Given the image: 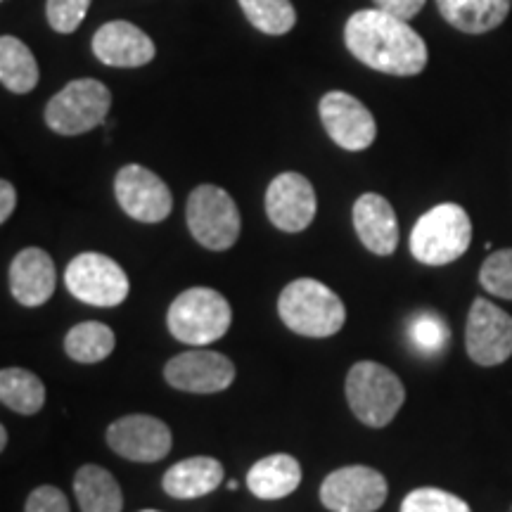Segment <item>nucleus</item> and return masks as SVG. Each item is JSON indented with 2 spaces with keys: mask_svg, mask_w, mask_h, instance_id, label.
<instances>
[{
  "mask_svg": "<svg viewBox=\"0 0 512 512\" xmlns=\"http://www.w3.org/2000/svg\"><path fill=\"white\" fill-rule=\"evenodd\" d=\"M344 43L358 62L389 76H418L430 60L418 31L380 8L354 12L344 27Z\"/></svg>",
  "mask_w": 512,
  "mask_h": 512,
  "instance_id": "obj_1",
  "label": "nucleus"
},
{
  "mask_svg": "<svg viewBox=\"0 0 512 512\" xmlns=\"http://www.w3.org/2000/svg\"><path fill=\"white\" fill-rule=\"evenodd\" d=\"M280 320L294 335L323 339L337 335L344 328L347 309L344 302L320 280L299 278L280 292Z\"/></svg>",
  "mask_w": 512,
  "mask_h": 512,
  "instance_id": "obj_2",
  "label": "nucleus"
},
{
  "mask_svg": "<svg viewBox=\"0 0 512 512\" xmlns=\"http://www.w3.org/2000/svg\"><path fill=\"white\" fill-rule=\"evenodd\" d=\"M347 401L351 413L368 427H387L406 401L399 375L375 361H358L347 375Z\"/></svg>",
  "mask_w": 512,
  "mask_h": 512,
  "instance_id": "obj_3",
  "label": "nucleus"
},
{
  "mask_svg": "<svg viewBox=\"0 0 512 512\" xmlns=\"http://www.w3.org/2000/svg\"><path fill=\"white\" fill-rule=\"evenodd\" d=\"M472 242V221L460 204L444 202L422 214L411 233V254L425 266L460 259Z\"/></svg>",
  "mask_w": 512,
  "mask_h": 512,
  "instance_id": "obj_4",
  "label": "nucleus"
},
{
  "mask_svg": "<svg viewBox=\"0 0 512 512\" xmlns=\"http://www.w3.org/2000/svg\"><path fill=\"white\" fill-rule=\"evenodd\" d=\"M230 323H233V309L228 299L211 287H190L178 294L166 313L171 335L192 347L219 342Z\"/></svg>",
  "mask_w": 512,
  "mask_h": 512,
  "instance_id": "obj_5",
  "label": "nucleus"
},
{
  "mask_svg": "<svg viewBox=\"0 0 512 512\" xmlns=\"http://www.w3.org/2000/svg\"><path fill=\"white\" fill-rule=\"evenodd\" d=\"M112 93L98 79H76L46 105V124L57 136H81L107 119Z\"/></svg>",
  "mask_w": 512,
  "mask_h": 512,
  "instance_id": "obj_6",
  "label": "nucleus"
},
{
  "mask_svg": "<svg viewBox=\"0 0 512 512\" xmlns=\"http://www.w3.org/2000/svg\"><path fill=\"white\" fill-rule=\"evenodd\" d=\"M185 221L192 238L211 252H226L240 238V211L219 185H200L190 192Z\"/></svg>",
  "mask_w": 512,
  "mask_h": 512,
  "instance_id": "obj_7",
  "label": "nucleus"
},
{
  "mask_svg": "<svg viewBox=\"0 0 512 512\" xmlns=\"http://www.w3.org/2000/svg\"><path fill=\"white\" fill-rule=\"evenodd\" d=\"M64 285L76 299L98 309H114L128 297V275L112 256L83 252L64 271Z\"/></svg>",
  "mask_w": 512,
  "mask_h": 512,
  "instance_id": "obj_8",
  "label": "nucleus"
},
{
  "mask_svg": "<svg viewBox=\"0 0 512 512\" xmlns=\"http://www.w3.org/2000/svg\"><path fill=\"white\" fill-rule=\"evenodd\" d=\"M387 479L368 465H347L320 484V503L332 512H375L387 501Z\"/></svg>",
  "mask_w": 512,
  "mask_h": 512,
  "instance_id": "obj_9",
  "label": "nucleus"
},
{
  "mask_svg": "<svg viewBox=\"0 0 512 512\" xmlns=\"http://www.w3.org/2000/svg\"><path fill=\"white\" fill-rule=\"evenodd\" d=\"M467 356L477 366L494 368L512 356V316L496 304L477 297L465 328Z\"/></svg>",
  "mask_w": 512,
  "mask_h": 512,
  "instance_id": "obj_10",
  "label": "nucleus"
},
{
  "mask_svg": "<svg viewBox=\"0 0 512 512\" xmlns=\"http://www.w3.org/2000/svg\"><path fill=\"white\" fill-rule=\"evenodd\" d=\"M114 195L126 216L140 223H159L169 219L174 195L155 171L140 164H128L114 178Z\"/></svg>",
  "mask_w": 512,
  "mask_h": 512,
  "instance_id": "obj_11",
  "label": "nucleus"
},
{
  "mask_svg": "<svg viewBox=\"0 0 512 512\" xmlns=\"http://www.w3.org/2000/svg\"><path fill=\"white\" fill-rule=\"evenodd\" d=\"M320 121L332 143L349 152H363L375 143L377 124L361 100L344 91H330L320 98Z\"/></svg>",
  "mask_w": 512,
  "mask_h": 512,
  "instance_id": "obj_12",
  "label": "nucleus"
},
{
  "mask_svg": "<svg viewBox=\"0 0 512 512\" xmlns=\"http://www.w3.org/2000/svg\"><path fill=\"white\" fill-rule=\"evenodd\" d=\"M107 446L133 463H157L169 456L174 437L166 422L136 413L112 422L107 430Z\"/></svg>",
  "mask_w": 512,
  "mask_h": 512,
  "instance_id": "obj_13",
  "label": "nucleus"
},
{
  "mask_svg": "<svg viewBox=\"0 0 512 512\" xmlns=\"http://www.w3.org/2000/svg\"><path fill=\"white\" fill-rule=\"evenodd\" d=\"M316 190L311 181L297 171L275 176L266 190L268 221L283 233H302L316 219Z\"/></svg>",
  "mask_w": 512,
  "mask_h": 512,
  "instance_id": "obj_14",
  "label": "nucleus"
},
{
  "mask_svg": "<svg viewBox=\"0 0 512 512\" xmlns=\"http://www.w3.org/2000/svg\"><path fill=\"white\" fill-rule=\"evenodd\" d=\"M164 377L171 387L181 392L216 394L233 384L235 366L219 351H183L166 363Z\"/></svg>",
  "mask_w": 512,
  "mask_h": 512,
  "instance_id": "obj_15",
  "label": "nucleus"
},
{
  "mask_svg": "<svg viewBox=\"0 0 512 512\" xmlns=\"http://www.w3.org/2000/svg\"><path fill=\"white\" fill-rule=\"evenodd\" d=\"M93 55L107 67L119 69H136L145 67L155 60L157 48L152 38L138 29L136 24L114 19V22L102 24L93 36Z\"/></svg>",
  "mask_w": 512,
  "mask_h": 512,
  "instance_id": "obj_16",
  "label": "nucleus"
},
{
  "mask_svg": "<svg viewBox=\"0 0 512 512\" xmlns=\"http://www.w3.org/2000/svg\"><path fill=\"white\" fill-rule=\"evenodd\" d=\"M57 283L55 264L38 247L22 249L10 264V292L27 309L43 306L53 297Z\"/></svg>",
  "mask_w": 512,
  "mask_h": 512,
  "instance_id": "obj_17",
  "label": "nucleus"
},
{
  "mask_svg": "<svg viewBox=\"0 0 512 512\" xmlns=\"http://www.w3.org/2000/svg\"><path fill=\"white\" fill-rule=\"evenodd\" d=\"M354 228L368 252L392 256L399 247V219L389 200L377 192H366L354 204Z\"/></svg>",
  "mask_w": 512,
  "mask_h": 512,
  "instance_id": "obj_18",
  "label": "nucleus"
},
{
  "mask_svg": "<svg viewBox=\"0 0 512 512\" xmlns=\"http://www.w3.org/2000/svg\"><path fill=\"white\" fill-rule=\"evenodd\" d=\"M302 484V465L287 453H273L249 467L247 486L261 501H280L287 498Z\"/></svg>",
  "mask_w": 512,
  "mask_h": 512,
  "instance_id": "obj_19",
  "label": "nucleus"
},
{
  "mask_svg": "<svg viewBox=\"0 0 512 512\" xmlns=\"http://www.w3.org/2000/svg\"><path fill=\"white\" fill-rule=\"evenodd\" d=\"M221 482L223 465L219 460L209 456H195L169 467L162 479V486L171 498L192 501V498H202L216 491Z\"/></svg>",
  "mask_w": 512,
  "mask_h": 512,
  "instance_id": "obj_20",
  "label": "nucleus"
},
{
  "mask_svg": "<svg viewBox=\"0 0 512 512\" xmlns=\"http://www.w3.org/2000/svg\"><path fill=\"white\" fill-rule=\"evenodd\" d=\"M437 8L463 34H486L505 22L512 0H437Z\"/></svg>",
  "mask_w": 512,
  "mask_h": 512,
  "instance_id": "obj_21",
  "label": "nucleus"
},
{
  "mask_svg": "<svg viewBox=\"0 0 512 512\" xmlns=\"http://www.w3.org/2000/svg\"><path fill=\"white\" fill-rule=\"evenodd\" d=\"M74 496L81 512H121L124 494L110 470L100 465H83L74 477Z\"/></svg>",
  "mask_w": 512,
  "mask_h": 512,
  "instance_id": "obj_22",
  "label": "nucleus"
},
{
  "mask_svg": "<svg viewBox=\"0 0 512 512\" xmlns=\"http://www.w3.org/2000/svg\"><path fill=\"white\" fill-rule=\"evenodd\" d=\"M41 72L31 50L15 36L0 38V81L15 95H27L38 86Z\"/></svg>",
  "mask_w": 512,
  "mask_h": 512,
  "instance_id": "obj_23",
  "label": "nucleus"
},
{
  "mask_svg": "<svg viewBox=\"0 0 512 512\" xmlns=\"http://www.w3.org/2000/svg\"><path fill=\"white\" fill-rule=\"evenodd\" d=\"M0 401L19 415H36L46 403V384L24 368H3L0 373Z\"/></svg>",
  "mask_w": 512,
  "mask_h": 512,
  "instance_id": "obj_24",
  "label": "nucleus"
},
{
  "mask_svg": "<svg viewBox=\"0 0 512 512\" xmlns=\"http://www.w3.org/2000/svg\"><path fill=\"white\" fill-rule=\"evenodd\" d=\"M117 347V337L110 325L98 323V320H86V323L74 325L64 337V351L67 356L83 366L105 361Z\"/></svg>",
  "mask_w": 512,
  "mask_h": 512,
  "instance_id": "obj_25",
  "label": "nucleus"
},
{
  "mask_svg": "<svg viewBox=\"0 0 512 512\" xmlns=\"http://www.w3.org/2000/svg\"><path fill=\"white\" fill-rule=\"evenodd\" d=\"M249 24L268 36H283L297 24V10L290 0H238Z\"/></svg>",
  "mask_w": 512,
  "mask_h": 512,
  "instance_id": "obj_26",
  "label": "nucleus"
},
{
  "mask_svg": "<svg viewBox=\"0 0 512 512\" xmlns=\"http://www.w3.org/2000/svg\"><path fill=\"white\" fill-rule=\"evenodd\" d=\"M408 337H411L415 349L432 356L446 349L448 339H451V330H448V325L439 313L420 311L408 323Z\"/></svg>",
  "mask_w": 512,
  "mask_h": 512,
  "instance_id": "obj_27",
  "label": "nucleus"
},
{
  "mask_svg": "<svg viewBox=\"0 0 512 512\" xmlns=\"http://www.w3.org/2000/svg\"><path fill=\"white\" fill-rule=\"evenodd\" d=\"M401 512H472L463 498L448 494L444 489L422 486L403 498Z\"/></svg>",
  "mask_w": 512,
  "mask_h": 512,
  "instance_id": "obj_28",
  "label": "nucleus"
},
{
  "mask_svg": "<svg viewBox=\"0 0 512 512\" xmlns=\"http://www.w3.org/2000/svg\"><path fill=\"white\" fill-rule=\"evenodd\" d=\"M479 283L494 297L512 299V249H501L484 261Z\"/></svg>",
  "mask_w": 512,
  "mask_h": 512,
  "instance_id": "obj_29",
  "label": "nucleus"
},
{
  "mask_svg": "<svg viewBox=\"0 0 512 512\" xmlns=\"http://www.w3.org/2000/svg\"><path fill=\"white\" fill-rule=\"evenodd\" d=\"M91 0H46L48 24L57 34H74L88 15Z\"/></svg>",
  "mask_w": 512,
  "mask_h": 512,
  "instance_id": "obj_30",
  "label": "nucleus"
},
{
  "mask_svg": "<svg viewBox=\"0 0 512 512\" xmlns=\"http://www.w3.org/2000/svg\"><path fill=\"white\" fill-rule=\"evenodd\" d=\"M24 512H69V503L57 486L46 484L31 491Z\"/></svg>",
  "mask_w": 512,
  "mask_h": 512,
  "instance_id": "obj_31",
  "label": "nucleus"
},
{
  "mask_svg": "<svg viewBox=\"0 0 512 512\" xmlns=\"http://www.w3.org/2000/svg\"><path fill=\"white\" fill-rule=\"evenodd\" d=\"M425 3L427 0H375L377 8L399 19H413L425 8Z\"/></svg>",
  "mask_w": 512,
  "mask_h": 512,
  "instance_id": "obj_32",
  "label": "nucleus"
},
{
  "mask_svg": "<svg viewBox=\"0 0 512 512\" xmlns=\"http://www.w3.org/2000/svg\"><path fill=\"white\" fill-rule=\"evenodd\" d=\"M17 207V190L8 178L0 181V223H5L12 216V211Z\"/></svg>",
  "mask_w": 512,
  "mask_h": 512,
  "instance_id": "obj_33",
  "label": "nucleus"
},
{
  "mask_svg": "<svg viewBox=\"0 0 512 512\" xmlns=\"http://www.w3.org/2000/svg\"><path fill=\"white\" fill-rule=\"evenodd\" d=\"M5 446H8V430L0 427V451H5Z\"/></svg>",
  "mask_w": 512,
  "mask_h": 512,
  "instance_id": "obj_34",
  "label": "nucleus"
},
{
  "mask_svg": "<svg viewBox=\"0 0 512 512\" xmlns=\"http://www.w3.org/2000/svg\"><path fill=\"white\" fill-rule=\"evenodd\" d=\"M226 486H228V489H230V491H235V489H238V482H228Z\"/></svg>",
  "mask_w": 512,
  "mask_h": 512,
  "instance_id": "obj_35",
  "label": "nucleus"
},
{
  "mask_svg": "<svg viewBox=\"0 0 512 512\" xmlns=\"http://www.w3.org/2000/svg\"><path fill=\"white\" fill-rule=\"evenodd\" d=\"M143 512H159V510H143Z\"/></svg>",
  "mask_w": 512,
  "mask_h": 512,
  "instance_id": "obj_36",
  "label": "nucleus"
}]
</instances>
